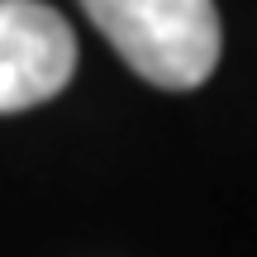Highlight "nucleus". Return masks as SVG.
I'll use <instances>...</instances> for the list:
<instances>
[{"label":"nucleus","instance_id":"obj_2","mask_svg":"<svg viewBox=\"0 0 257 257\" xmlns=\"http://www.w3.org/2000/svg\"><path fill=\"white\" fill-rule=\"evenodd\" d=\"M76 72V34L43 0H0V114L53 100Z\"/></svg>","mask_w":257,"mask_h":257},{"label":"nucleus","instance_id":"obj_1","mask_svg":"<svg viewBox=\"0 0 257 257\" xmlns=\"http://www.w3.org/2000/svg\"><path fill=\"white\" fill-rule=\"evenodd\" d=\"M91 24L143 81L195 91L219 67L224 29L214 0H81Z\"/></svg>","mask_w":257,"mask_h":257}]
</instances>
